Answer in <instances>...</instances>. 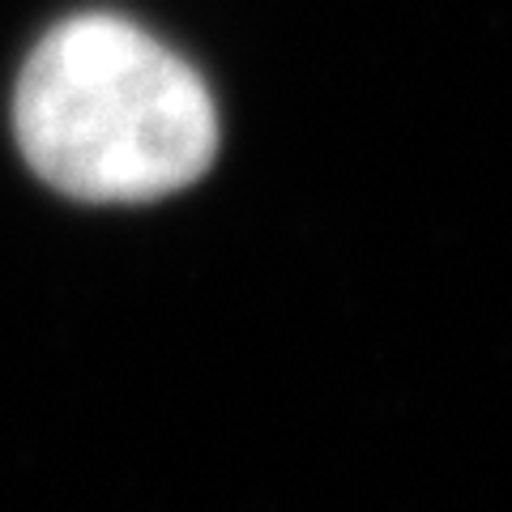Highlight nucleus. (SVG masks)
<instances>
[{
  "label": "nucleus",
  "instance_id": "1",
  "mask_svg": "<svg viewBox=\"0 0 512 512\" xmlns=\"http://www.w3.org/2000/svg\"><path fill=\"white\" fill-rule=\"evenodd\" d=\"M13 124L26 163L77 201H154L214 163L218 116L188 60L116 13H77L30 52Z\"/></svg>",
  "mask_w": 512,
  "mask_h": 512
}]
</instances>
